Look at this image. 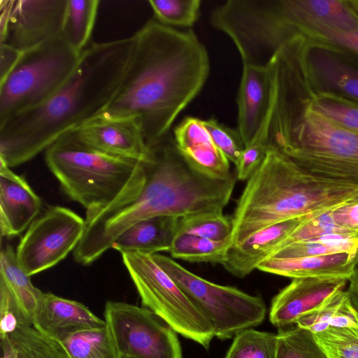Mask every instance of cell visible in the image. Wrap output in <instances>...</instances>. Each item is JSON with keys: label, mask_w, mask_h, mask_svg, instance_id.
<instances>
[{"label": "cell", "mask_w": 358, "mask_h": 358, "mask_svg": "<svg viewBox=\"0 0 358 358\" xmlns=\"http://www.w3.org/2000/svg\"><path fill=\"white\" fill-rule=\"evenodd\" d=\"M0 340L1 358H17L8 337Z\"/></svg>", "instance_id": "obj_45"}, {"label": "cell", "mask_w": 358, "mask_h": 358, "mask_svg": "<svg viewBox=\"0 0 358 358\" xmlns=\"http://www.w3.org/2000/svg\"><path fill=\"white\" fill-rule=\"evenodd\" d=\"M133 43V36L90 43L52 96L0 124V162L10 168L24 164L100 115L119 86Z\"/></svg>", "instance_id": "obj_3"}, {"label": "cell", "mask_w": 358, "mask_h": 358, "mask_svg": "<svg viewBox=\"0 0 358 358\" xmlns=\"http://www.w3.org/2000/svg\"><path fill=\"white\" fill-rule=\"evenodd\" d=\"M172 136L180 154L197 171L216 179H227L233 174L230 162L214 144L203 120L186 117Z\"/></svg>", "instance_id": "obj_20"}, {"label": "cell", "mask_w": 358, "mask_h": 358, "mask_svg": "<svg viewBox=\"0 0 358 358\" xmlns=\"http://www.w3.org/2000/svg\"><path fill=\"white\" fill-rule=\"evenodd\" d=\"M329 212L324 213L303 222L287 236L275 251L291 243L328 235H339L355 238L349 231L336 225L333 222Z\"/></svg>", "instance_id": "obj_37"}, {"label": "cell", "mask_w": 358, "mask_h": 358, "mask_svg": "<svg viewBox=\"0 0 358 358\" xmlns=\"http://www.w3.org/2000/svg\"><path fill=\"white\" fill-rule=\"evenodd\" d=\"M59 341L71 358H121L106 324L76 331Z\"/></svg>", "instance_id": "obj_28"}, {"label": "cell", "mask_w": 358, "mask_h": 358, "mask_svg": "<svg viewBox=\"0 0 358 358\" xmlns=\"http://www.w3.org/2000/svg\"><path fill=\"white\" fill-rule=\"evenodd\" d=\"M103 315L120 357L182 358L176 331L148 308L108 301Z\"/></svg>", "instance_id": "obj_11"}, {"label": "cell", "mask_w": 358, "mask_h": 358, "mask_svg": "<svg viewBox=\"0 0 358 358\" xmlns=\"http://www.w3.org/2000/svg\"><path fill=\"white\" fill-rule=\"evenodd\" d=\"M0 281L5 283L15 300L32 322V315L43 292L36 287L19 264L16 253L8 244L0 254Z\"/></svg>", "instance_id": "obj_25"}, {"label": "cell", "mask_w": 358, "mask_h": 358, "mask_svg": "<svg viewBox=\"0 0 358 358\" xmlns=\"http://www.w3.org/2000/svg\"><path fill=\"white\" fill-rule=\"evenodd\" d=\"M347 280L338 278L292 279L272 299L270 322L279 329L295 324L301 317L318 308L334 293L344 289Z\"/></svg>", "instance_id": "obj_16"}, {"label": "cell", "mask_w": 358, "mask_h": 358, "mask_svg": "<svg viewBox=\"0 0 358 358\" xmlns=\"http://www.w3.org/2000/svg\"><path fill=\"white\" fill-rule=\"evenodd\" d=\"M41 210V200L27 180L0 162L1 237L20 234L27 229Z\"/></svg>", "instance_id": "obj_19"}, {"label": "cell", "mask_w": 358, "mask_h": 358, "mask_svg": "<svg viewBox=\"0 0 358 358\" xmlns=\"http://www.w3.org/2000/svg\"><path fill=\"white\" fill-rule=\"evenodd\" d=\"M356 251H358L357 238L339 235H328L287 245L275 251L268 258L292 259Z\"/></svg>", "instance_id": "obj_29"}, {"label": "cell", "mask_w": 358, "mask_h": 358, "mask_svg": "<svg viewBox=\"0 0 358 358\" xmlns=\"http://www.w3.org/2000/svg\"><path fill=\"white\" fill-rule=\"evenodd\" d=\"M353 202H358V195L355 198V201Z\"/></svg>", "instance_id": "obj_47"}, {"label": "cell", "mask_w": 358, "mask_h": 358, "mask_svg": "<svg viewBox=\"0 0 358 358\" xmlns=\"http://www.w3.org/2000/svg\"><path fill=\"white\" fill-rule=\"evenodd\" d=\"M312 218L304 216L290 219L259 230L243 242L231 246L222 266L232 275L245 278L268 259L301 224Z\"/></svg>", "instance_id": "obj_21"}, {"label": "cell", "mask_w": 358, "mask_h": 358, "mask_svg": "<svg viewBox=\"0 0 358 358\" xmlns=\"http://www.w3.org/2000/svg\"><path fill=\"white\" fill-rule=\"evenodd\" d=\"M155 19L163 25L189 29L199 17L200 0H150Z\"/></svg>", "instance_id": "obj_33"}, {"label": "cell", "mask_w": 358, "mask_h": 358, "mask_svg": "<svg viewBox=\"0 0 358 358\" xmlns=\"http://www.w3.org/2000/svg\"><path fill=\"white\" fill-rule=\"evenodd\" d=\"M153 255L209 320L217 338L229 339L264 321L266 307L261 297L248 294L234 287L210 282L168 256L159 253Z\"/></svg>", "instance_id": "obj_10"}, {"label": "cell", "mask_w": 358, "mask_h": 358, "mask_svg": "<svg viewBox=\"0 0 358 358\" xmlns=\"http://www.w3.org/2000/svg\"><path fill=\"white\" fill-rule=\"evenodd\" d=\"M275 358H329L311 331L296 325L280 329Z\"/></svg>", "instance_id": "obj_31"}, {"label": "cell", "mask_w": 358, "mask_h": 358, "mask_svg": "<svg viewBox=\"0 0 358 358\" xmlns=\"http://www.w3.org/2000/svg\"><path fill=\"white\" fill-rule=\"evenodd\" d=\"M8 337L17 358H71L59 341L41 334L33 326L18 328Z\"/></svg>", "instance_id": "obj_30"}, {"label": "cell", "mask_w": 358, "mask_h": 358, "mask_svg": "<svg viewBox=\"0 0 358 358\" xmlns=\"http://www.w3.org/2000/svg\"><path fill=\"white\" fill-rule=\"evenodd\" d=\"M46 164L63 192L86 217L136 194L146 179V161L110 155L66 134L45 150Z\"/></svg>", "instance_id": "obj_7"}, {"label": "cell", "mask_w": 358, "mask_h": 358, "mask_svg": "<svg viewBox=\"0 0 358 358\" xmlns=\"http://www.w3.org/2000/svg\"><path fill=\"white\" fill-rule=\"evenodd\" d=\"M178 219L169 216H158L136 222L116 238L111 248L120 252H169L177 234Z\"/></svg>", "instance_id": "obj_23"}, {"label": "cell", "mask_w": 358, "mask_h": 358, "mask_svg": "<svg viewBox=\"0 0 358 358\" xmlns=\"http://www.w3.org/2000/svg\"><path fill=\"white\" fill-rule=\"evenodd\" d=\"M86 221L69 208L48 206L41 210L21 238L17 262L30 276L53 267L81 241Z\"/></svg>", "instance_id": "obj_12"}, {"label": "cell", "mask_w": 358, "mask_h": 358, "mask_svg": "<svg viewBox=\"0 0 358 358\" xmlns=\"http://www.w3.org/2000/svg\"><path fill=\"white\" fill-rule=\"evenodd\" d=\"M231 247V236L222 241H213L189 234H176L170 254L174 259L194 263L223 265Z\"/></svg>", "instance_id": "obj_27"}, {"label": "cell", "mask_w": 358, "mask_h": 358, "mask_svg": "<svg viewBox=\"0 0 358 358\" xmlns=\"http://www.w3.org/2000/svg\"><path fill=\"white\" fill-rule=\"evenodd\" d=\"M357 195L358 187L313 176L268 146L237 201L231 217V247L264 228L290 219L314 217L353 202Z\"/></svg>", "instance_id": "obj_5"}, {"label": "cell", "mask_w": 358, "mask_h": 358, "mask_svg": "<svg viewBox=\"0 0 358 358\" xmlns=\"http://www.w3.org/2000/svg\"><path fill=\"white\" fill-rule=\"evenodd\" d=\"M27 326H32L31 320L5 283L0 281V339L8 337L18 328Z\"/></svg>", "instance_id": "obj_39"}, {"label": "cell", "mask_w": 358, "mask_h": 358, "mask_svg": "<svg viewBox=\"0 0 358 358\" xmlns=\"http://www.w3.org/2000/svg\"><path fill=\"white\" fill-rule=\"evenodd\" d=\"M271 77L268 65L243 64L237 95V129L248 145L262 129L269 110Z\"/></svg>", "instance_id": "obj_17"}, {"label": "cell", "mask_w": 358, "mask_h": 358, "mask_svg": "<svg viewBox=\"0 0 358 358\" xmlns=\"http://www.w3.org/2000/svg\"><path fill=\"white\" fill-rule=\"evenodd\" d=\"M314 335L329 358H358V328L329 327Z\"/></svg>", "instance_id": "obj_35"}, {"label": "cell", "mask_w": 358, "mask_h": 358, "mask_svg": "<svg viewBox=\"0 0 358 358\" xmlns=\"http://www.w3.org/2000/svg\"><path fill=\"white\" fill-rule=\"evenodd\" d=\"M67 1H15L4 43L23 52L61 34Z\"/></svg>", "instance_id": "obj_15"}, {"label": "cell", "mask_w": 358, "mask_h": 358, "mask_svg": "<svg viewBox=\"0 0 358 358\" xmlns=\"http://www.w3.org/2000/svg\"><path fill=\"white\" fill-rule=\"evenodd\" d=\"M348 3L358 18V0H347Z\"/></svg>", "instance_id": "obj_46"}, {"label": "cell", "mask_w": 358, "mask_h": 358, "mask_svg": "<svg viewBox=\"0 0 358 358\" xmlns=\"http://www.w3.org/2000/svg\"><path fill=\"white\" fill-rule=\"evenodd\" d=\"M222 31L242 62L266 66L287 41L320 29H358L347 0H229L220 16Z\"/></svg>", "instance_id": "obj_6"}, {"label": "cell", "mask_w": 358, "mask_h": 358, "mask_svg": "<svg viewBox=\"0 0 358 358\" xmlns=\"http://www.w3.org/2000/svg\"><path fill=\"white\" fill-rule=\"evenodd\" d=\"M106 322L83 304L43 292L32 315V326L41 334L60 341L76 331L101 328Z\"/></svg>", "instance_id": "obj_18"}, {"label": "cell", "mask_w": 358, "mask_h": 358, "mask_svg": "<svg viewBox=\"0 0 358 358\" xmlns=\"http://www.w3.org/2000/svg\"><path fill=\"white\" fill-rule=\"evenodd\" d=\"M143 306L177 333L208 349L215 336L209 320L155 260L153 254L120 252Z\"/></svg>", "instance_id": "obj_9"}, {"label": "cell", "mask_w": 358, "mask_h": 358, "mask_svg": "<svg viewBox=\"0 0 358 358\" xmlns=\"http://www.w3.org/2000/svg\"><path fill=\"white\" fill-rule=\"evenodd\" d=\"M333 222L358 239V202H350L330 210Z\"/></svg>", "instance_id": "obj_42"}, {"label": "cell", "mask_w": 358, "mask_h": 358, "mask_svg": "<svg viewBox=\"0 0 358 358\" xmlns=\"http://www.w3.org/2000/svg\"><path fill=\"white\" fill-rule=\"evenodd\" d=\"M131 53L119 86L102 115L135 120L148 146L170 133L210 73L204 45L190 29L148 21L133 36Z\"/></svg>", "instance_id": "obj_1"}, {"label": "cell", "mask_w": 358, "mask_h": 358, "mask_svg": "<svg viewBox=\"0 0 358 358\" xmlns=\"http://www.w3.org/2000/svg\"><path fill=\"white\" fill-rule=\"evenodd\" d=\"M268 66L271 99L261 129L268 146L313 176L358 187V132L314 107L303 46H283Z\"/></svg>", "instance_id": "obj_2"}, {"label": "cell", "mask_w": 358, "mask_h": 358, "mask_svg": "<svg viewBox=\"0 0 358 358\" xmlns=\"http://www.w3.org/2000/svg\"><path fill=\"white\" fill-rule=\"evenodd\" d=\"M146 179L140 190L86 220L84 240L103 255L128 227L158 216L182 218L223 212L235 187L234 173L227 179L208 177L192 168L169 133L149 146Z\"/></svg>", "instance_id": "obj_4"}, {"label": "cell", "mask_w": 358, "mask_h": 358, "mask_svg": "<svg viewBox=\"0 0 358 358\" xmlns=\"http://www.w3.org/2000/svg\"><path fill=\"white\" fill-rule=\"evenodd\" d=\"M358 261V251L292 259L268 258L257 269L294 278H338L348 280Z\"/></svg>", "instance_id": "obj_22"}, {"label": "cell", "mask_w": 358, "mask_h": 358, "mask_svg": "<svg viewBox=\"0 0 358 358\" xmlns=\"http://www.w3.org/2000/svg\"><path fill=\"white\" fill-rule=\"evenodd\" d=\"M348 280L349 284L346 293L352 306L358 315V261L355 264Z\"/></svg>", "instance_id": "obj_44"}, {"label": "cell", "mask_w": 358, "mask_h": 358, "mask_svg": "<svg viewBox=\"0 0 358 358\" xmlns=\"http://www.w3.org/2000/svg\"><path fill=\"white\" fill-rule=\"evenodd\" d=\"M203 123L216 147L236 166L245 147L238 129L225 126L215 118L203 120Z\"/></svg>", "instance_id": "obj_38"}, {"label": "cell", "mask_w": 358, "mask_h": 358, "mask_svg": "<svg viewBox=\"0 0 358 358\" xmlns=\"http://www.w3.org/2000/svg\"><path fill=\"white\" fill-rule=\"evenodd\" d=\"M305 60L317 92L358 102V53L337 44L305 37Z\"/></svg>", "instance_id": "obj_13"}, {"label": "cell", "mask_w": 358, "mask_h": 358, "mask_svg": "<svg viewBox=\"0 0 358 358\" xmlns=\"http://www.w3.org/2000/svg\"><path fill=\"white\" fill-rule=\"evenodd\" d=\"M99 3L98 0L67 1L61 35L80 53L90 45Z\"/></svg>", "instance_id": "obj_26"}, {"label": "cell", "mask_w": 358, "mask_h": 358, "mask_svg": "<svg viewBox=\"0 0 358 358\" xmlns=\"http://www.w3.org/2000/svg\"><path fill=\"white\" fill-rule=\"evenodd\" d=\"M67 134L110 155L141 161L148 160L150 156L141 127L131 118L100 114Z\"/></svg>", "instance_id": "obj_14"}, {"label": "cell", "mask_w": 358, "mask_h": 358, "mask_svg": "<svg viewBox=\"0 0 358 358\" xmlns=\"http://www.w3.org/2000/svg\"><path fill=\"white\" fill-rule=\"evenodd\" d=\"M295 324L317 334L329 327L358 328V315L346 291L342 289L331 295L318 308L301 317Z\"/></svg>", "instance_id": "obj_24"}, {"label": "cell", "mask_w": 358, "mask_h": 358, "mask_svg": "<svg viewBox=\"0 0 358 358\" xmlns=\"http://www.w3.org/2000/svg\"><path fill=\"white\" fill-rule=\"evenodd\" d=\"M231 217L223 212L190 215L178 219L177 234H189L213 241H222L231 236Z\"/></svg>", "instance_id": "obj_34"}, {"label": "cell", "mask_w": 358, "mask_h": 358, "mask_svg": "<svg viewBox=\"0 0 358 358\" xmlns=\"http://www.w3.org/2000/svg\"><path fill=\"white\" fill-rule=\"evenodd\" d=\"M278 334L247 329L234 336L224 358H275Z\"/></svg>", "instance_id": "obj_32"}, {"label": "cell", "mask_w": 358, "mask_h": 358, "mask_svg": "<svg viewBox=\"0 0 358 358\" xmlns=\"http://www.w3.org/2000/svg\"><path fill=\"white\" fill-rule=\"evenodd\" d=\"M80 54L61 34L23 51L0 80V124L52 96L72 74Z\"/></svg>", "instance_id": "obj_8"}, {"label": "cell", "mask_w": 358, "mask_h": 358, "mask_svg": "<svg viewBox=\"0 0 358 358\" xmlns=\"http://www.w3.org/2000/svg\"><path fill=\"white\" fill-rule=\"evenodd\" d=\"M22 52L8 43L0 44V80H3L14 68Z\"/></svg>", "instance_id": "obj_43"}, {"label": "cell", "mask_w": 358, "mask_h": 358, "mask_svg": "<svg viewBox=\"0 0 358 358\" xmlns=\"http://www.w3.org/2000/svg\"><path fill=\"white\" fill-rule=\"evenodd\" d=\"M268 148V141L259 131L253 141L245 147L242 156L236 166V177L239 180H248L262 163Z\"/></svg>", "instance_id": "obj_40"}, {"label": "cell", "mask_w": 358, "mask_h": 358, "mask_svg": "<svg viewBox=\"0 0 358 358\" xmlns=\"http://www.w3.org/2000/svg\"><path fill=\"white\" fill-rule=\"evenodd\" d=\"M121 358H129V357H121Z\"/></svg>", "instance_id": "obj_48"}, {"label": "cell", "mask_w": 358, "mask_h": 358, "mask_svg": "<svg viewBox=\"0 0 358 358\" xmlns=\"http://www.w3.org/2000/svg\"><path fill=\"white\" fill-rule=\"evenodd\" d=\"M308 38L331 42L358 53V29L350 31H340L321 29L311 32Z\"/></svg>", "instance_id": "obj_41"}, {"label": "cell", "mask_w": 358, "mask_h": 358, "mask_svg": "<svg viewBox=\"0 0 358 358\" xmlns=\"http://www.w3.org/2000/svg\"><path fill=\"white\" fill-rule=\"evenodd\" d=\"M314 107L337 122L358 132V102L317 92L313 87Z\"/></svg>", "instance_id": "obj_36"}]
</instances>
